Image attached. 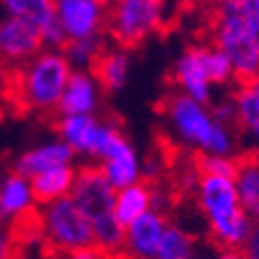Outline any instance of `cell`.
Masks as SVG:
<instances>
[{
  "instance_id": "cell-1",
  "label": "cell",
  "mask_w": 259,
  "mask_h": 259,
  "mask_svg": "<svg viewBox=\"0 0 259 259\" xmlns=\"http://www.w3.org/2000/svg\"><path fill=\"white\" fill-rule=\"evenodd\" d=\"M71 71L60 48H41L21 67L11 69L3 96L23 112L54 118Z\"/></svg>"
},
{
  "instance_id": "cell-2",
  "label": "cell",
  "mask_w": 259,
  "mask_h": 259,
  "mask_svg": "<svg viewBox=\"0 0 259 259\" xmlns=\"http://www.w3.org/2000/svg\"><path fill=\"white\" fill-rule=\"evenodd\" d=\"M193 197L205 218L209 241L218 249H243L255 220L243 209L232 177L201 175Z\"/></svg>"
},
{
  "instance_id": "cell-3",
  "label": "cell",
  "mask_w": 259,
  "mask_h": 259,
  "mask_svg": "<svg viewBox=\"0 0 259 259\" xmlns=\"http://www.w3.org/2000/svg\"><path fill=\"white\" fill-rule=\"evenodd\" d=\"M114 195L116 189L108 183L102 168L96 162L77 166L69 197L90 220L94 245H98L110 257L120 251L124 236V228L114 218Z\"/></svg>"
},
{
  "instance_id": "cell-4",
  "label": "cell",
  "mask_w": 259,
  "mask_h": 259,
  "mask_svg": "<svg viewBox=\"0 0 259 259\" xmlns=\"http://www.w3.org/2000/svg\"><path fill=\"white\" fill-rule=\"evenodd\" d=\"M209 39L230 60L234 83H249L259 71V52L251 41L236 0H211Z\"/></svg>"
},
{
  "instance_id": "cell-5",
  "label": "cell",
  "mask_w": 259,
  "mask_h": 259,
  "mask_svg": "<svg viewBox=\"0 0 259 259\" xmlns=\"http://www.w3.org/2000/svg\"><path fill=\"white\" fill-rule=\"evenodd\" d=\"M35 220L41 245L56 259H62L75 249L94 245L92 224L69 195L37 205Z\"/></svg>"
},
{
  "instance_id": "cell-6",
  "label": "cell",
  "mask_w": 259,
  "mask_h": 259,
  "mask_svg": "<svg viewBox=\"0 0 259 259\" xmlns=\"http://www.w3.org/2000/svg\"><path fill=\"white\" fill-rule=\"evenodd\" d=\"M164 11V0H108L106 35L114 44L133 50L160 33Z\"/></svg>"
},
{
  "instance_id": "cell-7",
  "label": "cell",
  "mask_w": 259,
  "mask_h": 259,
  "mask_svg": "<svg viewBox=\"0 0 259 259\" xmlns=\"http://www.w3.org/2000/svg\"><path fill=\"white\" fill-rule=\"evenodd\" d=\"M160 110L183 145L193 149L195 154L207 152L218 126V120L213 118L207 104H201L175 90L160 102Z\"/></svg>"
},
{
  "instance_id": "cell-8",
  "label": "cell",
  "mask_w": 259,
  "mask_h": 259,
  "mask_svg": "<svg viewBox=\"0 0 259 259\" xmlns=\"http://www.w3.org/2000/svg\"><path fill=\"white\" fill-rule=\"evenodd\" d=\"M168 222L170 218L166 211L147 209L124 226L120 251L112 259H156V251Z\"/></svg>"
},
{
  "instance_id": "cell-9",
  "label": "cell",
  "mask_w": 259,
  "mask_h": 259,
  "mask_svg": "<svg viewBox=\"0 0 259 259\" xmlns=\"http://www.w3.org/2000/svg\"><path fill=\"white\" fill-rule=\"evenodd\" d=\"M104 0H56V19L67 39L106 33Z\"/></svg>"
},
{
  "instance_id": "cell-10",
  "label": "cell",
  "mask_w": 259,
  "mask_h": 259,
  "mask_svg": "<svg viewBox=\"0 0 259 259\" xmlns=\"http://www.w3.org/2000/svg\"><path fill=\"white\" fill-rule=\"evenodd\" d=\"M0 7L7 17L27 21L37 27L44 48H62L67 44V35L56 19V0H0Z\"/></svg>"
},
{
  "instance_id": "cell-11",
  "label": "cell",
  "mask_w": 259,
  "mask_h": 259,
  "mask_svg": "<svg viewBox=\"0 0 259 259\" xmlns=\"http://www.w3.org/2000/svg\"><path fill=\"white\" fill-rule=\"evenodd\" d=\"M41 48L44 41L37 27L15 17L0 19V58L7 62L9 69L21 67Z\"/></svg>"
},
{
  "instance_id": "cell-12",
  "label": "cell",
  "mask_w": 259,
  "mask_h": 259,
  "mask_svg": "<svg viewBox=\"0 0 259 259\" xmlns=\"http://www.w3.org/2000/svg\"><path fill=\"white\" fill-rule=\"evenodd\" d=\"M37 203L33 199L31 183L27 177L11 170L0 177V224L13 226L35 213Z\"/></svg>"
},
{
  "instance_id": "cell-13",
  "label": "cell",
  "mask_w": 259,
  "mask_h": 259,
  "mask_svg": "<svg viewBox=\"0 0 259 259\" xmlns=\"http://www.w3.org/2000/svg\"><path fill=\"white\" fill-rule=\"evenodd\" d=\"M102 120L98 114H56L54 128L58 139L67 143L75 156L92 158L96 156V145L102 133Z\"/></svg>"
},
{
  "instance_id": "cell-14",
  "label": "cell",
  "mask_w": 259,
  "mask_h": 259,
  "mask_svg": "<svg viewBox=\"0 0 259 259\" xmlns=\"http://www.w3.org/2000/svg\"><path fill=\"white\" fill-rule=\"evenodd\" d=\"M102 88L92 71H71L56 114H98Z\"/></svg>"
},
{
  "instance_id": "cell-15",
  "label": "cell",
  "mask_w": 259,
  "mask_h": 259,
  "mask_svg": "<svg viewBox=\"0 0 259 259\" xmlns=\"http://www.w3.org/2000/svg\"><path fill=\"white\" fill-rule=\"evenodd\" d=\"M92 73L100 83L102 92H120L128 83V77H131V50L108 39V44L94 62Z\"/></svg>"
},
{
  "instance_id": "cell-16",
  "label": "cell",
  "mask_w": 259,
  "mask_h": 259,
  "mask_svg": "<svg viewBox=\"0 0 259 259\" xmlns=\"http://www.w3.org/2000/svg\"><path fill=\"white\" fill-rule=\"evenodd\" d=\"M75 152L64 143L62 139H54L48 143L35 145L31 149H25L23 154H19L13 162V170L31 179L33 175H39L48 168L62 166V164H75Z\"/></svg>"
},
{
  "instance_id": "cell-17",
  "label": "cell",
  "mask_w": 259,
  "mask_h": 259,
  "mask_svg": "<svg viewBox=\"0 0 259 259\" xmlns=\"http://www.w3.org/2000/svg\"><path fill=\"white\" fill-rule=\"evenodd\" d=\"M172 81H175V88L187 96H191L193 100H197L201 104H211L213 100V85L207 81L201 64L197 60V54L193 50V46H189L175 62V69H172Z\"/></svg>"
},
{
  "instance_id": "cell-18",
  "label": "cell",
  "mask_w": 259,
  "mask_h": 259,
  "mask_svg": "<svg viewBox=\"0 0 259 259\" xmlns=\"http://www.w3.org/2000/svg\"><path fill=\"white\" fill-rule=\"evenodd\" d=\"M232 181L243 209L253 220H259V154L243 152L236 156Z\"/></svg>"
},
{
  "instance_id": "cell-19",
  "label": "cell",
  "mask_w": 259,
  "mask_h": 259,
  "mask_svg": "<svg viewBox=\"0 0 259 259\" xmlns=\"http://www.w3.org/2000/svg\"><path fill=\"white\" fill-rule=\"evenodd\" d=\"M154 207V185L147 181H137L128 187L116 189L114 195V218L124 228L141 213Z\"/></svg>"
},
{
  "instance_id": "cell-20",
  "label": "cell",
  "mask_w": 259,
  "mask_h": 259,
  "mask_svg": "<svg viewBox=\"0 0 259 259\" xmlns=\"http://www.w3.org/2000/svg\"><path fill=\"white\" fill-rule=\"evenodd\" d=\"M75 175H77L75 164L54 166V168L39 172V175H33L29 179V183H31L35 203L41 205V203H48V201H54L60 197H67L71 193Z\"/></svg>"
},
{
  "instance_id": "cell-21",
  "label": "cell",
  "mask_w": 259,
  "mask_h": 259,
  "mask_svg": "<svg viewBox=\"0 0 259 259\" xmlns=\"http://www.w3.org/2000/svg\"><path fill=\"white\" fill-rule=\"evenodd\" d=\"M193 50L197 54V60L201 64V69L207 77V81L218 88V85H234V73H232V64L228 56L213 44V41H201V44H193Z\"/></svg>"
},
{
  "instance_id": "cell-22",
  "label": "cell",
  "mask_w": 259,
  "mask_h": 259,
  "mask_svg": "<svg viewBox=\"0 0 259 259\" xmlns=\"http://www.w3.org/2000/svg\"><path fill=\"white\" fill-rule=\"evenodd\" d=\"M108 44V35H90V37H79V39H67L60 50L64 58L69 60L73 71H92L96 58Z\"/></svg>"
},
{
  "instance_id": "cell-23",
  "label": "cell",
  "mask_w": 259,
  "mask_h": 259,
  "mask_svg": "<svg viewBox=\"0 0 259 259\" xmlns=\"http://www.w3.org/2000/svg\"><path fill=\"white\" fill-rule=\"evenodd\" d=\"M195 247L197 241L189 230L175 222H168L156 251V259H191L193 255H197Z\"/></svg>"
},
{
  "instance_id": "cell-24",
  "label": "cell",
  "mask_w": 259,
  "mask_h": 259,
  "mask_svg": "<svg viewBox=\"0 0 259 259\" xmlns=\"http://www.w3.org/2000/svg\"><path fill=\"white\" fill-rule=\"evenodd\" d=\"M201 175H220V177H234L236 170V156H211V154H193Z\"/></svg>"
},
{
  "instance_id": "cell-25",
  "label": "cell",
  "mask_w": 259,
  "mask_h": 259,
  "mask_svg": "<svg viewBox=\"0 0 259 259\" xmlns=\"http://www.w3.org/2000/svg\"><path fill=\"white\" fill-rule=\"evenodd\" d=\"M243 25L259 52V0H236Z\"/></svg>"
},
{
  "instance_id": "cell-26",
  "label": "cell",
  "mask_w": 259,
  "mask_h": 259,
  "mask_svg": "<svg viewBox=\"0 0 259 259\" xmlns=\"http://www.w3.org/2000/svg\"><path fill=\"white\" fill-rule=\"evenodd\" d=\"M209 110L213 114V118L222 122V124H228V126H234L236 128V106H234V100H232V94H228L226 98H222L220 102H215L213 106H209Z\"/></svg>"
},
{
  "instance_id": "cell-27",
  "label": "cell",
  "mask_w": 259,
  "mask_h": 259,
  "mask_svg": "<svg viewBox=\"0 0 259 259\" xmlns=\"http://www.w3.org/2000/svg\"><path fill=\"white\" fill-rule=\"evenodd\" d=\"M19 245L13 234V228L7 224H0V259H13L19 253Z\"/></svg>"
},
{
  "instance_id": "cell-28",
  "label": "cell",
  "mask_w": 259,
  "mask_h": 259,
  "mask_svg": "<svg viewBox=\"0 0 259 259\" xmlns=\"http://www.w3.org/2000/svg\"><path fill=\"white\" fill-rule=\"evenodd\" d=\"M62 259H112L106 251H102L98 245H88V247H81L71 251L69 255H64Z\"/></svg>"
},
{
  "instance_id": "cell-29",
  "label": "cell",
  "mask_w": 259,
  "mask_h": 259,
  "mask_svg": "<svg viewBox=\"0 0 259 259\" xmlns=\"http://www.w3.org/2000/svg\"><path fill=\"white\" fill-rule=\"evenodd\" d=\"M243 255L245 259H259V220L253 222V228L249 232V239L243 245Z\"/></svg>"
},
{
  "instance_id": "cell-30",
  "label": "cell",
  "mask_w": 259,
  "mask_h": 259,
  "mask_svg": "<svg viewBox=\"0 0 259 259\" xmlns=\"http://www.w3.org/2000/svg\"><path fill=\"white\" fill-rule=\"evenodd\" d=\"M239 131H241L245 137H249V139H251V145H253L251 152L259 154V114H257L255 118H251L245 126H241Z\"/></svg>"
},
{
  "instance_id": "cell-31",
  "label": "cell",
  "mask_w": 259,
  "mask_h": 259,
  "mask_svg": "<svg viewBox=\"0 0 259 259\" xmlns=\"http://www.w3.org/2000/svg\"><path fill=\"white\" fill-rule=\"evenodd\" d=\"M213 259H245L241 249H218Z\"/></svg>"
},
{
  "instance_id": "cell-32",
  "label": "cell",
  "mask_w": 259,
  "mask_h": 259,
  "mask_svg": "<svg viewBox=\"0 0 259 259\" xmlns=\"http://www.w3.org/2000/svg\"><path fill=\"white\" fill-rule=\"evenodd\" d=\"M9 73L11 69L7 67V62L0 58V94H5V88H7V81H9Z\"/></svg>"
},
{
  "instance_id": "cell-33",
  "label": "cell",
  "mask_w": 259,
  "mask_h": 259,
  "mask_svg": "<svg viewBox=\"0 0 259 259\" xmlns=\"http://www.w3.org/2000/svg\"><path fill=\"white\" fill-rule=\"evenodd\" d=\"M247 85L251 88V92L255 94V98L259 100V71H257V75H255V77H253V79H251V81H249Z\"/></svg>"
},
{
  "instance_id": "cell-34",
  "label": "cell",
  "mask_w": 259,
  "mask_h": 259,
  "mask_svg": "<svg viewBox=\"0 0 259 259\" xmlns=\"http://www.w3.org/2000/svg\"><path fill=\"white\" fill-rule=\"evenodd\" d=\"M13 259H23V257H21V255H19V253H17V255H15V257H13Z\"/></svg>"
},
{
  "instance_id": "cell-35",
  "label": "cell",
  "mask_w": 259,
  "mask_h": 259,
  "mask_svg": "<svg viewBox=\"0 0 259 259\" xmlns=\"http://www.w3.org/2000/svg\"><path fill=\"white\" fill-rule=\"evenodd\" d=\"M191 259H203V257H197V255H193V257H191Z\"/></svg>"
},
{
  "instance_id": "cell-36",
  "label": "cell",
  "mask_w": 259,
  "mask_h": 259,
  "mask_svg": "<svg viewBox=\"0 0 259 259\" xmlns=\"http://www.w3.org/2000/svg\"><path fill=\"white\" fill-rule=\"evenodd\" d=\"M104 3H108V0H104Z\"/></svg>"
}]
</instances>
